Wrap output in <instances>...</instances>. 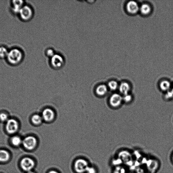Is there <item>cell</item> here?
Listing matches in <instances>:
<instances>
[{
  "instance_id": "obj_4",
  "label": "cell",
  "mask_w": 173,
  "mask_h": 173,
  "mask_svg": "<svg viewBox=\"0 0 173 173\" xmlns=\"http://www.w3.org/2000/svg\"><path fill=\"white\" fill-rule=\"evenodd\" d=\"M19 122L15 119L9 118L6 122V131L9 134H15L19 130Z\"/></svg>"
},
{
  "instance_id": "obj_11",
  "label": "cell",
  "mask_w": 173,
  "mask_h": 173,
  "mask_svg": "<svg viewBox=\"0 0 173 173\" xmlns=\"http://www.w3.org/2000/svg\"><path fill=\"white\" fill-rule=\"evenodd\" d=\"M21 166L23 170L29 171L35 166V163L34 160L29 158H25L21 161Z\"/></svg>"
},
{
  "instance_id": "obj_7",
  "label": "cell",
  "mask_w": 173,
  "mask_h": 173,
  "mask_svg": "<svg viewBox=\"0 0 173 173\" xmlns=\"http://www.w3.org/2000/svg\"><path fill=\"white\" fill-rule=\"evenodd\" d=\"M37 143V141L35 137L32 136H28L23 141L24 147L28 150H32L35 148Z\"/></svg>"
},
{
  "instance_id": "obj_25",
  "label": "cell",
  "mask_w": 173,
  "mask_h": 173,
  "mask_svg": "<svg viewBox=\"0 0 173 173\" xmlns=\"http://www.w3.org/2000/svg\"><path fill=\"white\" fill-rule=\"evenodd\" d=\"M113 173H127V171L125 168L120 165L115 167Z\"/></svg>"
},
{
  "instance_id": "obj_30",
  "label": "cell",
  "mask_w": 173,
  "mask_h": 173,
  "mask_svg": "<svg viewBox=\"0 0 173 173\" xmlns=\"http://www.w3.org/2000/svg\"><path fill=\"white\" fill-rule=\"evenodd\" d=\"M27 173H35L33 172H32L31 171H28Z\"/></svg>"
},
{
  "instance_id": "obj_29",
  "label": "cell",
  "mask_w": 173,
  "mask_h": 173,
  "mask_svg": "<svg viewBox=\"0 0 173 173\" xmlns=\"http://www.w3.org/2000/svg\"><path fill=\"white\" fill-rule=\"evenodd\" d=\"M48 173H59L58 172H57L55 171H51L49 172Z\"/></svg>"
},
{
  "instance_id": "obj_20",
  "label": "cell",
  "mask_w": 173,
  "mask_h": 173,
  "mask_svg": "<svg viewBox=\"0 0 173 173\" xmlns=\"http://www.w3.org/2000/svg\"><path fill=\"white\" fill-rule=\"evenodd\" d=\"M10 155L8 151L4 150H0V162H3L8 161Z\"/></svg>"
},
{
  "instance_id": "obj_18",
  "label": "cell",
  "mask_w": 173,
  "mask_h": 173,
  "mask_svg": "<svg viewBox=\"0 0 173 173\" xmlns=\"http://www.w3.org/2000/svg\"><path fill=\"white\" fill-rule=\"evenodd\" d=\"M123 96V101L124 104L129 105L132 103L134 100L135 97L132 93L128 94Z\"/></svg>"
},
{
  "instance_id": "obj_33",
  "label": "cell",
  "mask_w": 173,
  "mask_h": 173,
  "mask_svg": "<svg viewBox=\"0 0 173 173\" xmlns=\"http://www.w3.org/2000/svg\"><path fill=\"white\" fill-rule=\"evenodd\" d=\"M172 158H173V155Z\"/></svg>"
},
{
  "instance_id": "obj_28",
  "label": "cell",
  "mask_w": 173,
  "mask_h": 173,
  "mask_svg": "<svg viewBox=\"0 0 173 173\" xmlns=\"http://www.w3.org/2000/svg\"><path fill=\"white\" fill-rule=\"evenodd\" d=\"M86 173H96V171L94 167H88L86 171Z\"/></svg>"
},
{
  "instance_id": "obj_23",
  "label": "cell",
  "mask_w": 173,
  "mask_h": 173,
  "mask_svg": "<svg viewBox=\"0 0 173 173\" xmlns=\"http://www.w3.org/2000/svg\"><path fill=\"white\" fill-rule=\"evenodd\" d=\"M123 153H121L120 155V158L121 161H128L129 160L131 161V156L130 154H129L127 151H122Z\"/></svg>"
},
{
  "instance_id": "obj_32",
  "label": "cell",
  "mask_w": 173,
  "mask_h": 173,
  "mask_svg": "<svg viewBox=\"0 0 173 173\" xmlns=\"http://www.w3.org/2000/svg\"><path fill=\"white\" fill-rule=\"evenodd\" d=\"M151 173L150 172H148V173Z\"/></svg>"
},
{
  "instance_id": "obj_5",
  "label": "cell",
  "mask_w": 173,
  "mask_h": 173,
  "mask_svg": "<svg viewBox=\"0 0 173 173\" xmlns=\"http://www.w3.org/2000/svg\"><path fill=\"white\" fill-rule=\"evenodd\" d=\"M133 85L130 82L123 80L120 82L118 92L122 96L132 93Z\"/></svg>"
},
{
  "instance_id": "obj_3",
  "label": "cell",
  "mask_w": 173,
  "mask_h": 173,
  "mask_svg": "<svg viewBox=\"0 0 173 173\" xmlns=\"http://www.w3.org/2000/svg\"><path fill=\"white\" fill-rule=\"evenodd\" d=\"M20 17L24 21L30 20L33 17L34 12L31 7L28 5H24L19 12Z\"/></svg>"
},
{
  "instance_id": "obj_8",
  "label": "cell",
  "mask_w": 173,
  "mask_h": 173,
  "mask_svg": "<svg viewBox=\"0 0 173 173\" xmlns=\"http://www.w3.org/2000/svg\"><path fill=\"white\" fill-rule=\"evenodd\" d=\"M89 167L88 162L86 160L80 158L75 161L74 164V169L78 173L86 172Z\"/></svg>"
},
{
  "instance_id": "obj_26",
  "label": "cell",
  "mask_w": 173,
  "mask_h": 173,
  "mask_svg": "<svg viewBox=\"0 0 173 173\" xmlns=\"http://www.w3.org/2000/svg\"><path fill=\"white\" fill-rule=\"evenodd\" d=\"M9 115L6 113H2L0 114V120L2 122H6L9 120Z\"/></svg>"
},
{
  "instance_id": "obj_2",
  "label": "cell",
  "mask_w": 173,
  "mask_h": 173,
  "mask_svg": "<svg viewBox=\"0 0 173 173\" xmlns=\"http://www.w3.org/2000/svg\"><path fill=\"white\" fill-rule=\"evenodd\" d=\"M108 103L112 109H120L124 104L123 96L118 92L112 93L108 99Z\"/></svg>"
},
{
  "instance_id": "obj_10",
  "label": "cell",
  "mask_w": 173,
  "mask_h": 173,
  "mask_svg": "<svg viewBox=\"0 0 173 173\" xmlns=\"http://www.w3.org/2000/svg\"><path fill=\"white\" fill-rule=\"evenodd\" d=\"M140 6L135 1H129L126 5V9L128 12L132 15H134L139 12Z\"/></svg>"
},
{
  "instance_id": "obj_9",
  "label": "cell",
  "mask_w": 173,
  "mask_h": 173,
  "mask_svg": "<svg viewBox=\"0 0 173 173\" xmlns=\"http://www.w3.org/2000/svg\"><path fill=\"white\" fill-rule=\"evenodd\" d=\"M172 82L167 79H162L158 82V86L160 91L163 93L170 91L172 87Z\"/></svg>"
},
{
  "instance_id": "obj_27",
  "label": "cell",
  "mask_w": 173,
  "mask_h": 173,
  "mask_svg": "<svg viewBox=\"0 0 173 173\" xmlns=\"http://www.w3.org/2000/svg\"><path fill=\"white\" fill-rule=\"evenodd\" d=\"M45 53L46 56L48 57H50V58L55 54L54 50L51 48L47 49Z\"/></svg>"
},
{
  "instance_id": "obj_31",
  "label": "cell",
  "mask_w": 173,
  "mask_h": 173,
  "mask_svg": "<svg viewBox=\"0 0 173 173\" xmlns=\"http://www.w3.org/2000/svg\"><path fill=\"white\" fill-rule=\"evenodd\" d=\"M172 89L173 90V82H172Z\"/></svg>"
},
{
  "instance_id": "obj_24",
  "label": "cell",
  "mask_w": 173,
  "mask_h": 173,
  "mask_svg": "<svg viewBox=\"0 0 173 173\" xmlns=\"http://www.w3.org/2000/svg\"><path fill=\"white\" fill-rule=\"evenodd\" d=\"M8 49L5 46H0V58L6 57L8 53Z\"/></svg>"
},
{
  "instance_id": "obj_17",
  "label": "cell",
  "mask_w": 173,
  "mask_h": 173,
  "mask_svg": "<svg viewBox=\"0 0 173 173\" xmlns=\"http://www.w3.org/2000/svg\"><path fill=\"white\" fill-rule=\"evenodd\" d=\"M147 163V168L150 171V173L156 171L158 167V163L155 160H150Z\"/></svg>"
},
{
  "instance_id": "obj_21",
  "label": "cell",
  "mask_w": 173,
  "mask_h": 173,
  "mask_svg": "<svg viewBox=\"0 0 173 173\" xmlns=\"http://www.w3.org/2000/svg\"><path fill=\"white\" fill-rule=\"evenodd\" d=\"M23 140L20 137L18 136H13L11 140V141L14 146H18L22 144Z\"/></svg>"
},
{
  "instance_id": "obj_14",
  "label": "cell",
  "mask_w": 173,
  "mask_h": 173,
  "mask_svg": "<svg viewBox=\"0 0 173 173\" xmlns=\"http://www.w3.org/2000/svg\"><path fill=\"white\" fill-rule=\"evenodd\" d=\"M152 11L151 6L147 3H143L140 6L139 12L144 16L150 15Z\"/></svg>"
},
{
  "instance_id": "obj_16",
  "label": "cell",
  "mask_w": 173,
  "mask_h": 173,
  "mask_svg": "<svg viewBox=\"0 0 173 173\" xmlns=\"http://www.w3.org/2000/svg\"><path fill=\"white\" fill-rule=\"evenodd\" d=\"M12 5L13 12L19 13L20 10L24 6V2L23 1H13Z\"/></svg>"
},
{
  "instance_id": "obj_1",
  "label": "cell",
  "mask_w": 173,
  "mask_h": 173,
  "mask_svg": "<svg viewBox=\"0 0 173 173\" xmlns=\"http://www.w3.org/2000/svg\"><path fill=\"white\" fill-rule=\"evenodd\" d=\"M23 56V53L21 50L18 49H14L9 52L6 58L10 64L16 65L21 62Z\"/></svg>"
},
{
  "instance_id": "obj_12",
  "label": "cell",
  "mask_w": 173,
  "mask_h": 173,
  "mask_svg": "<svg viewBox=\"0 0 173 173\" xmlns=\"http://www.w3.org/2000/svg\"><path fill=\"white\" fill-rule=\"evenodd\" d=\"M41 116L43 120L47 122H51L55 118V113L51 109L46 108L42 112Z\"/></svg>"
},
{
  "instance_id": "obj_6",
  "label": "cell",
  "mask_w": 173,
  "mask_h": 173,
  "mask_svg": "<svg viewBox=\"0 0 173 173\" xmlns=\"http://www.w3.org/2000/svg\"><path fill=\"white\" fill-rule=\"evenodd\" d=\"M65 64L64 57L59 54H55L50 60V64L55 69H59L63 67Z\"/></svg>"
},
{
  "instance_id": "obj_13",
  "label": "cell",
  "mask_w": 173,
  "mask_h": 173,
  "mask_svg": "<svg viewBox=\"0 0 173 173\" xmlns=\"http://www.w3.org/2000/svg\"><path fill=\"white\" fill-rule=\"evenodd\" d=\"M109 91L107 84H101L97 86L96 93L99 96L103 97L106 95Z\"/></svg>"
},
{
  "instance_id": "obj_15",
  "label": "cell",
  "mask_w": 173,
  "mask_h": 173,
  "mask_svg": "<svg viewBox=\"0 0 173 173\" xmlns=\"http://www.w3.org/2000/svg\"><path fill=\"white\" fill-rule=\"evenodd\" d=\"M120 82L115 80H111L108 81L107 84L109 91L113 93L118 91Z\"/></svg>"
},
{
  "instance_id": "obj_22",
  "label": "cell",
  "mask_w": 173,
  "mask_h": 173,
  "mask_svg": "<svg viewBox=\"0 0 173 173\" xmlns=\"http://www.w3.org/2000/svg\"><path fill=\"white\" fill-rule=\"evenodd\" d=\"M163 99L166 101H171L173 100V90L171 89L170 91L163 93Z\"/></svg>"
},
{
  "instance_id": "obj_19",
  "label": "cell",
  "mask_w": 173,
  "mask_h": 173,
  "mask_svg": "<svg viewBox=\"0 0 173 173\" xmlns=\"http://www.w3.org/2000/svg\"><path fill=\"white\" fill-rule=\"evenodd\" d=\"M31 120L33 124L39 125L42 123L43 119L41 115L36 114L34 115L32 117Z\"/></svg>"
}]
</instances>
